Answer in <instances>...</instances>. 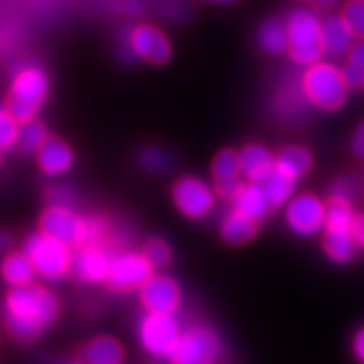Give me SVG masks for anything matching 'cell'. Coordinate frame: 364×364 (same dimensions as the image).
<instances>
[{"mask_svg": "<svg viewBox=\"0 0 364 364\" xmlns=\"http://www.w3.org/2000/svg\"><path fill=\"white\" fill-rule=\"evenodd\" d=\"M354 188L348 179L334 182L327 196V220L322 231V252L336 265H348L359 252L353 236V221L356 216L353 203Z\"/></svg>", "mask_w": 364, "mask_h": 364, "instance_id": "cell-2", "label": "cell"}, {"mask_svg": "<svg viewBox=\"0 0 364 364\" xmlns=\"http://www.w3.org/2000/svg\"><path fill=\"white\" fill-rule=\"evenodd\" d=\"M299 181L294 177L287 176L285 172L275 169L272 176L263 182V188L267 191L268 199L273 209L285 208L287 203L295 196V189H297Z\"/></svg>", "mask_w": 364, "mask_h": 364, "instance_id": "cell-26", "label": "cell"}, {"mask_svg": "<svg viewBox=\"0 0 364 364\" xmlns=\"http://www.w3.org/2000/svg\"><path fill=\"white\" fill-rule=\"evenodd\" d=\"M154 273H156V268L147 260L144 252L122 250L113 255L110 272L103 285L115 294H130L135 290L139 292L140 287Z\"/></svg>", "mask_w": 364, "mask_h": 364, "instance_id": "cell-12", "label": "cell"}, {"mask_svg": "<svg viewBox=\"0 0 364 364\" xmlns=\"http://www.w3.org/2000/svg\"><path fill=\"white\" fill-rule=\"evenodd\" d=\"M351 349H353L354 358H356V361L359 364H364V326L356 332V334H354Z\"/></svg>", "mask_w": 364, "mask_h": 364, "instance_id": "cell-37", "label": "cell"}, {"mask_svg": "<svg viewBox=\"0 0 364 364\" xmlns=\"http://www.w3.org/2000/svg\"><path fill=\"white\" fill-rule=\"evenodd\" d=\"M343 73L349 88H364V38L356 39L351 51L346 56V65L343 68Z\"/></svg>", "mask_w": 364, "mask_h": 364, "instance_id": "cell-28", "label": "cell"}, {"mask_svg": "<svg viewBox=\"0 0 364 364\" xmlns=\"http://www.w3.org/2000/svg\"><path fill=\"white\" fill-rule=\"evenodd\" d=\"M49 136H51V134H49L48 125L39 118H34V120L22 124L19 142H17L16 149L19 150L22 156H36Z\"/></svg>", "mask_w": 364, "mask_h": 364, "instance_id": "cell-27", "label": "cell"}, {"mask_svg": "<svg viewBox=\"0 0 364 364\" xmlns=\"http://www.w3.org/2000/svg\"><path fill=\"white\" fill-rule=\"evenodd\" d=\"M71 364H86L85 361H76V363H71Z\"/></svg>", "mask_w": 364, "mask_h": 364, "instance_id": "cell-41", "label": "cell"}, {"mask_svg": "<svg viewBox=\"0 0 364 364\" xmlns=\"http://www.w3.org/2000/svg\"><path fill=\"white\" fill-rule=\"evenodd\" d=\"M241 176L245 181L260 182L263 184L277 166V154H273L265 144L248 142L240 150Z\"/></svg>", "mask_w": 364, "mask_h": 364, "instance_id": "cell-18", "label": "cell"}, {"mask_svg": "<svg viewBox=\"0 0 364 364\" xmlns=\"http://www.w3.org/2000/svg\"><path fill=\"white\" fill-rule=\"evenodd\" d=\"M22 252L33 262L39 279L46 282L63 280L71 273L75 250L44 231H34L22 241Z\"/></svg>", "mask_w": 364, "mask_h": 364, "instance_id": "cell-7", "label": "cell"}, {"mask_svg": "<svg viewBox=\"0 0 364 364\" xmlns=\"http://www.w3.org/2000/svg\"><path fill=\"white\" fill-rule=\"evenodd\" d=\"M300 83L307 102L324 112H338L343 108L351 90L343 70L326 61L306 68L300 76Z\"/></svg>", "mask_w": 364, "mask_h": 364, "instance_id": "cell-6", "label": "cell"}, {"mask_svg": "<svg viewBox=\"0 0 364 364\" xmlns=\"http://www.w3.org/2000/svg\"><path fill=\"white\" fill-rule=\"evenodd\" d=\"M322 39H324L326 56L339 59L348 56L358 38L343 16H327L322 21Z\"/></svg>", "mask_w": 364, "mask_h": 364, "instance_id": "cell-21", "label": "cell"}, {"mask_svg": "<svg viewBox=\"0 0 364 364\" xmlns=\"http://www.w3.org/2000/svg\"><path fill=\"white\" fill-rule=\"evenodd\" d=\"M314 167V156L311 149L302 144H290L277 154L275 169L285 172L294 179L302 181Z\"/></svg>", "mask_w": 364, "mask_h": 364, "instance_id": "cell-23", "label": "cell"}, {"mask_svg": "<svg viewBox=\"0 0 364 364\" xmlns=\"http://www.w3.org/2000/svg\"><path fill=\"white\" fill-rule=\"evenodd\" d=\"M125 346L110 334L91 338L81 349V361L86 364H124Z\"/></svg>", "mask_w": 364, "mask_h": 364, "instance_id": "cell-22", "label": "cell"}, {"mask_svg": "<svg viewBox=\"0 0 364 364\" xmlns=\"http://www.w3.org/2000/svg\"><path fill=\"white\" fill-rule=\"evenodd\" d=\"M11 235H9V231H4V233H2V243H4V253H9V252H12V250H11Z\"/></svg>", "mask_w": 364, "mask_h": 364, "instance_id": "cell-39", "label": "cell"}, {"mask_svg": "<svg viewBox=\"0 0 364 364\" xmlns=\"http://www.w3.org/2000/svg\"><path fill=\"white\" fill-rule=\"evenodd\" d=\"M142 252L147 260L152 263L156 270H162V268L169 267L172 262V248L166 240L162 238H150L145 241Z\"/></svg>", "mask_w": 364, "mask_h": 364, "instance_id": "cell-29", "label": "cell"}, {"mask_svg": "<svg viewBox=\"0 0 364 364\" xmlns=\"http://www.w3.org/2000/svg\"><path fill=\"white\" fill-rule=\"evenodd\" d=\"M174 208L189 221H201L215 211L218 194L213 186L198 176H181L171 188Z\"/></svg>", "mask_w": 364, "mask_h": 364, "instance_id": "cell-9", "label": "cell"}, {"mask_svg": "<svg viewBox=\"0 0 364 364\" xmlns=\"http://www.w3.org/2000/svg\"><path fill=\"white\" fill-rule=\"evenodd\" d=\"M184 334L179 318L171 314L145 312L136 324L140 348L156 359H171Z\"/></svg>", "mask_w": 364, "mask_h": 364, "instance_id": "cell-8", "label": "cell"}, {"mask_svg": "<svg viewBox=\"0 0 364 364\" xmlns=\"http://www.w3.org/2000/svg\"><path fill=\"white\" fill-rule=\"evenodd\" d=\"M363 191H364V189H363Z\"/></svg>", "mask_w": 364, "mask_h": 364, "instance_id": "cell-43", "label": "cell"}, {"mask_svg": "<svg viewBox=\"0 0 364 364\" xmlns=\"http://www.w3.org/2000/svg\"><path fill=\"white\" fill-rule=\"evenodd\" d=\"M285 225L299 238L322 235L327 220V201L314 193L295 194L285 206Z\"/></svg>", "mask_w": 364, "mask_h": 364, "instance_id": "cell-11", "label": "cell"}, {"mask_svg": "<svg viewBox=\"0 0 364 364\" xmlns=\"http://www.w3.org/2000/svg\"><path fill=\"white\" fill-rule=\"evenodd\" d=\"M38 226L46 235L63 241L73 250L88 243H105L108 233L103 220L80 215L68 204H48L41 213Z\"/></svg>", "mask_w": 364, "mask_h": 364, "instance_id": "cell-3", "label": "cell"}, {"mask_svg": "<svg viewBox=\"0 0 364 364\" xmlns=\"http://www.w3.org/2000/svg\"><path fill=\"white\" fill-rule=\"evenodd\" d=\"M21 127V122L14 115H11L6 108H2V113H0V147H2L4 152L17 147Z\"/></svg>", "mask_w": 364, "mask_h": 364, "instance_id": "cell-30", "label": "cell"}, {"mask_svg": "<svg viewBox=\"0 0 364 364\" xmlns=\"http://www.w3.org/2000/svg\"><path fill=\"white\" fill-rule=\"evenodd\" d=\"M132 51L140 61L154 66H162L172 58L169 38L156 26H136L125 34Z\"/></svg>", "mask_w": 364, "mask_h": 364, "instance_id": "cell-15", "label": "cell"}, {"mask_svg": "<svg viewBox=\"0 0 364 364\" xmlns=\"http://www.w3.org/2000/svg\"><path fill=\"white\" fill-rule=\"evenodd\" d=\"M344 21L358 39L364 38V0H349L343 9Z\"/></svg>", "mask_w": 364, "mask_h": 364, "instance_id": "cell-32", "label": "cell"}, {"mask_svg": "<svg viewBox=\"0 0 364 364\" xmlns=\"http://www.w3.org/2000/svg\"><path fill=\"white\" fill-rule=\"evenodd\" d=\"M223 343L218 332L206 324H193L184 329L171 364H218Z\"/></svg>", "mask_w": 364, "mask_h": 364, "instance_id": "cell-10", "label": "cell"}, {"mask_svg": "<svg viewBox=\"0 0 364 364\" xmlns=\"http://www.w3.org/2000/svg\"><path fill=\"white\" fill-rule=\"evenodd\" d=\"M353 236L358 248L364 252V213H356L353 221Z\"/></svg>", "mask_w": 364, "mask_h": 364, "instance_id": "cell-36", "label": "cell"}, {"mask_svg": "<svg viewBox=\"0 0 364 364\" xmlns=\"http://www.w3.org/2000/svg\"><path fill=\"white\" fill-rule=\"evenodd\" d=\"M209 171H211L213 188H215L218 198L225 199V201H231L241 181H243L238 150L233 147L221 149L213 157Z\"/></svg>", "mask_w": 364, "mask_h": 364, "instance_id": "cell-16", "label": "cell"}, {"mask_svg": "<svg viewBox=\"0 0 364 364\" xmlns=\"http://www.w3.org/2000/svg\"><path fill=\"white\" fill-rule=\"evenodd\" d=\"M300 2H311V0H300Z\"/></svg>", "mask_w": 364, "mask_h": 364, "instance_id": "cell-42", "label": "cell"}, {"mask_svg": "<svg viewBox=\"0 0 364 364\" xmlns=\"http://www.w3.org/2000/svg\"><path fill=\"white\" fill-rule=\"evenodd\" d=\"M258 43L262 49L273 56L289 53V29H287V22L279 19V17H272L265 21L258 31Z\"/></svg>", "mask_w": 364, "mask_h": 364, "instance_id": "cell-25", "label": "cell"}, {"mask_svg": "<svg viewBox=\"0 0 364 364\" xmlns=\"http://www.w3.org/2000/svg\"><path fill=\"white\" fill-rule=\"evenodd\" d=\"M230 203L231 208L236 209V211L245 213V215L252 216L257 221H263L270 215V211H273L267 191L260 182L241 181Z\"/></svg>", "mask_w": 364, "mask_h": 364, "instance_id": "cell-19", "label": "cell"}, {"mask_svg": "<svg viewBox=\"0 0 364 364\" xmlns=\"http://www.w3.org/2000/svg\"><path fill=\"white\" fill-rule=\"evenodd\" d=\"M46 199L48 204H68V206L73 204V196L68 188H51L46 194Z\"/></svg>", "mask_w": 364, "mask_h": 364, "instance_id": "cell-35", "label": "cell"}, {"mask_svg": "<svg viewBox=\"0 0 364 364\" xmlns=\"http://www.w3.org/2000/svg\"><path fill=\"white\" fill-rule=\"evenodd\" d=\"M154 4L157 12L172 22L186 21L189 17L191 9L184 0H154Z\"/></svg>", "mask_w": 364, "mask_h": 364, "instance_id": "cell-33", "label": "cell"}, {"mask_svg": "<svg viewBox=\"0 0 364 364\" xmlns=\"http://www.w3.org/2000/svg\"><path fill=\"white\" fill-rule=\"evenodd\" d=\"M349 149L354 157L364 159V120L359 122V125L354 129L351 140H349Z\"/></svg>", "mask_w": 364, "mask_h": 364, "instance_id": "cell-34", "label": "cell"}, {"mask_svg": "<svg viewBox=\"0 0 364 364\" xmlns=\"http://www.w3.org/2000/svg\"><path fill=\"white\" fill-rule=\"evenodd\" d=\"M38 277L33 262L29 257L19 250V252H9L6 253L2 262V279L9 289L11 287H22L27 284H33Z\"/></svg>", "mask_w": 364, "mask_h": 364, "instance_id": "cell-24", "label": "cell"}, {"mask_svg": "<svg viewBox=\"0 0 364 364\" xmlns=\"http://www.w3.org/2000/svg\"><path fill=\"white\" fill-rule=\"evenodd\" d=\"M140 306L145 312L176 316L182 304V289L174 277L154 273L139 290Z\"/></svg>", "mask_w": 364, "mask_h": 364, "instance_id": "cell-13", "label": "cell"}, {"mask_svg": "<svg viewBox=\"0 0 364 364\" xmlns=\"http://www.w3.org/2000/svg\"><path fill=\"white\" fill-rule=\"evenodd\" d=\"M318 11H332L336 6H338L339 0H314Z\"/></svg>", "mask_w": 364, "mask_h": 364, "instance_id": "cell-38", "label": "cell"}, {"mask_svg": "<svg viewBox=\"0 0 364 364\" xmlns=\"http://www.w3.org/2000/svg\"><path fill=\"white\" fill-rule=\"evenodd\" d=\"M208 2H216V4H233L236 0H208Z\"/></svg>", "mask_w": 364, "mask_h": 364, "instance_id": "cell-40", "label": "cell"}, {"mask_svg": "<svg viewBox=\"0 0 364 364\" xmlns=\"http://www.w3.org/2000/svg\"><path fill=\"white\" fill-rule=\"evenodd\" d=\"M260 233V221L231 208L220 223V238L228 247H243Z\"/></svg>", "mask_w": 364, "mask_h": 364, "instance_id": "cell-20", "label": "cell"}, {"mask_svg": "<svg viewBox=\"0 0 364 364\" xmlns=\"http://www.w3.org/2000/svg\"><path fill=\"white\" fill-rule=\"evenodd\" d=\"M34 157L38 169L48 177L65 176L75 166V150L58 135L49 136Z\"/></svg>", "mask_w": 364, "mask_h": 364, "instance_id": "cell-17", "label": "cell"}, {"mask_svg": "<svg viewBox=\"0 0 364 364\" xmlns=\"http://www.w3.org/2000/svg\"><path fill=\"white\" fill-rule=\"evenodd\" d=\"M49 95V78L41 66L19 68L11 81L4 108L21 124L38 118V113Z\"/></svg>", "mask_w": 364, "mask_h": 364, "instance_id": "cell-4", "label": "cell"}, {"mask_svg": "<svg viewBox=\"0 0 364 364\" xmlns=\"http://www.w3.org/2000/svg\"><path fill=\"white\" fill-rule=\"evenodd\" d=\"M285 22L289 29V54L295 65L309 68L322 61L326 53L321 17L311 9L297 7L289 12Z\"/></svg>", "mask_w": 364, "mask_h": 364, "instance_id": "cell-5", "label": "cell"}, {"mask_svg": "<svg viewBox=\"0 0 364 364\" xmlns=\"http://www.w3.org/2000/svg\"><path fill=\"white\" fill-rule=\"evenodd\" d=\"M4 327L16 343L38 341L56 324L61 316L58 295L41 284L11 287L4 299Z\"/></svg>", "mask_w": 364, "mask_h": 364, "instance_id": "cell-1", "label": "cell"}, {"mask_svg": "<svg viewBox=\"0 0 364 364\" xmlns=\"http://www.w3.org/2000/svg\"><path fill=\"white\" fill-rule=\"evenodd\" d=\"M113 255L115 252L108 248L107 243L83 245L76 248L73 255L71 273L83 284H105L110 272Z\"/></svg>", "mask_w": 364, "mask_h": 364, "instance_id": "cell-14", "label": "cell"}, {"mask_svg": "<svg viewBox=\"0 0 364 364\" xmlns=\"http://www.w3.org/2000/svg\"><path fill=\"white\" fill-rule=\"evenodd\" d=\"M169 156L161 147H145L140 152V166L150 174H161L169 167Z\"/></svg>", "mask_w": 364, "mask_h": 364, "instance_id": "cell-31", "label": "cell"}]
</instances>
